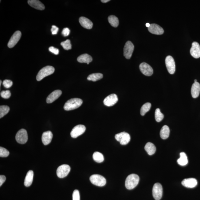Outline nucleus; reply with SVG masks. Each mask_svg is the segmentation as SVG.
<instances>
[{"label":"nucleus","mask_w":200,"mask_h":200,"mask_svg":"<svg viewBox=\"0 0 200 200\" xmlns=\"http://www.w3.org/2000/svg\"><path fill=\"white\" fill-rule=\"evenodd\" d=\"M182 185L187 188H194L198 184L196 179L194 178L185 179L182 180Z\"/></svg>","instance_id":"nucleus-17"},{"label":"nucleus","mask_w":200,"mask_h":200,"mask_svg":"<svg viewBox=\"0 0 200 200\" xmlns=\"http://www.w3.org/2000/svg\"><path fill=\"white\" fill-rule=\"evenodd\" d=\"M9 155V152L6 149L0 147V157H7Z\"/></svg>","instance_id":"nucleus-35"},{"label":"nucleus","mask_w":200,"mask_h":200,"mask_svg":"<svg viewBox=\"0 0 200 200\" xmlns=\"http://www.w3.org/2000/svg\"><path fill=\"white\" fill-rule=\"evenodd\" d=\"M93 158L96 162L101 163L104 161V158L102 154L99 152H94L93 155Z\"/></svg>","instance_id":"nucleus-30"},{"label":"nucleus","mask_w":200,"mask_h":200,"mask_svg":"<svg viewBox=\"0 0 200 200\" xmlns=\"http://www.w3.org/2000/svg\"><path fill=\"white\" fill-rule=\"evenodd\" d=\"M70 33V29L68 28H66L63 29L62 34L64 37H66L69 35Z\"/></svg>","instance_id":"nucleus-39"},{"label":"nucleus","mask_w":200,"mask_h":200,"mask_svg":"<svg viewBox=\"0 0 200 200\" xmlns=\"http://www.w3.org/2000/svg\"><path fill=\"white\" fill-rule=\"evenodd\" d=\"M83 101L81 99L78 98H73L66 102L64 105V109L67 111L76 109L80 107Z\"/></svg>","instance_id":"nucleus-1"},{"label":"nucleus","mask_w":200,"mask_h":200,"mask_svg":"<svg viewBox=\"0 0 200 200\" xmlns=\"http://www.w3.org/2000/svg\"><path fill=\"white\" fill-rule=\"evenodd\" d=\"M78 62L81 63H87V65L92 61V58L87 54H84L80 55L77 58Z\"/></svg>","instance_id":"nucleus-23"},{"label":"nucleus","mask_w":200,"mask_h":200,"mask_svg":"<svg viewBox=\"0 0 200 200\" xmlns=\"http://www.w3.org/2000/svg\"><path fill=\"white\" fill-rule=\"evenodd\" d=\"M9 107L6 105H2L0 106V118H2L7 114L9 111Z\"/></svg>","instance_id":"nucleus-32"},{"label":"nucleus","mask_w":200,"mask_h":200,"mask_svg":"<svg viewBox=\"0 0 200 200\" xmlns=\"http://www.w3.org/2000/svg\"><path fill=\"white\" fill-rule=\"evenodd\" d=\"M151 107V104L149 102L146 103L142 106L141 109V114L144 116L148 112Z\"/></svg>","instance_id":"nucleus-31"},{"label":"nucleus","mask_w":200,"mask_h":200,"mask_svg":"<svg viewBox=\"0 0 200 200\" xmlns=\"http://www.w3.org/2000/svg\"><path fill=\"white\" fill-rule=\"evenodd\" d=\"M167 69L171 74H173L175 71V64L174 59L171 56H168L165 59Z\"/></svg>","instance_id":"nucleus-10"},{"label":"nucleus","mask_w":200,"mask_h":200,"mask_svg":"<svg viewBox=\"0 0 200 200\" xmlns=\"http://www.w3.org/2000/svg\"><path fill=\"white\" fill-rule=\"evenodd\" d=\"M109 22L113 27L117 28L118 26L119 21L118 18L114 15H110L108 17Z\"/></svg>","instance_id":"nucleus-29"},{"label":"nucleus","mask_w":200,"mask_h":200,"mask_svg":"<svg viewBox=\"0 0 200 200\" xmlns=\"http://www.w3.org/2000/svg\"><path fill=\"white\" fill-rule=\"evenodd\" d=\"M145 149L147 153L150 155H154L156 151L155 145L151 143H148L146 144L145 146Z\"/></svg>","instance_id":"nucleus-25"},{"label":"nucleus","mask_w":200,"mask_h":200,"mask_svg":"<svg viewBox=\"0 0 200 200\" xmlns=\"http://www.w3.org/2000/svg\"><path fill=\"white\" fill-rule=\"evenodd\" d=\"M3 86L6 88H9L13 85V82L10 80H5L3 82Z\"/></svg>","instance_id":"nucleus-37"},{"label":"nucleus","mask_w":200,"mask_h":200,"mask_svg":"<svg viewBox=\"0 0 200 200\" xmlns=\"http://www.w3.org/2000/svg\"><path fill=\"white\" fill-rule=\"evenodd\" d=\"M148 30L150 33L155 35H161L164 33L162 28L155 24H150V27L148 28Z\"/></svg>","instance_id":"nucleus-16"},{"label":"nucleus","mask_w":200,"mask_h":200,"mask_svg":"<svg viewBox=\"0 0 200 200\" xmlns=\"http://www.w3.org/2000/svg\"><path fill=\"white\" fill-rule=\"evenodd\" d=\"M15 138L16 140L18 143L21 144L25 143L28 140L27 131L24 129H20L17 133Z\"/></svg>","instance_id":"nucleus-7"},{"label":"nucleus","mask_w":200,"mask_h":200,"mask_svg":"<svg viewBox=\"0 0 200 200\" xmlns=\"http://www.w3.org/2000/svg\"><path fill=\"white\" fill-rule=\"evenodd\" d=\"M62 92L61 90L54 91L48 96L46 99V102L48 103L53 102L58 98L62 94Z\"/></svg>","instance_id":"nucleus-18"},{"label":"nucleus","mask_w":200,"mask_h":200,"mask_svg":"<svg viewBox=\"0 0 200 200\" xmlns=\"http://www.w3.org/2000/svg\"><path fill=\"white\" fill-rule=\"evenodd\" d=\"M6 177L4 175H1L0 176V186L2 185V184L4 183L5 180H6Z\"/></svg>","instance_id":"nucleus-42"},{"label":"nucleus","mask_w":200,"mask_h":200,"mask_svg":"<svg viewBox=\"0 0 200 200\" xmlns=\"http://www.w3.org/2000/svg\"><path fill=\"white\" fill-rule=\"evenodd\" d=\"M90 180L94 185L98 187H103L106 184V179L101 175H93L90 177Z\"/></svg>","instance_id":"nucleus-4"},{"label":"nucleus","mask_w":200,"mask_h":200,"mask_svg":"<svg viewBox=\"0 0 200 200\" xmlns=\"http://www.w3.org/2000/svg\"><path fill=\"white\" fill-rule=\"evenodd\" d=\"M139 69L141 72L146 76H150L153 73L152 68L146 63H141L139 65Z\"/></svg>","instance_id":"nucleus-13"},{"label":"nucleus","mask_w":200,"mask_h":200,"mask_svg":"<svg viewBox=\"0 0 200 200\" xmlns=\"http://www.w3.org/2000/svg\"><path fill=\"white\" fill-rule=\"evenodd\" d=\"M28 3L30 6L36 9L43 10L45 9L44 5L38 0H29Z\"/></svg>","instance_id":"nucleus-21"},{"label":"nucleus","mask_w":200,"mask_h":200,"mask_svg":"<svg viewBox=\"0 0 200 200\" xmlns=\"http://www.w3.org/2000/svg\"><path fill=\"white\" fill-rule=\"evenodd\" d=\"M115 138L122 145H126L131 140V136L129 133L125 132H121L115 135Z\"/></svg>","instance_id":"nucleus-5"},{"label":"nucleus","mask_w":200,"mask_h":200,"mask_svg":"<svg viewBox=\"0 0 200 200\" xmlns=\"http://www.w3.org/2000/svg\"><path fill=\"white\" fill-rule=\"evenodd\" d=\"M55 68L52 66H48L44 67L39 72L37 75L36 80L38 81H41L45 77L53 74Z\"/></svg>","instance_id":"nucleus-3"},{"label":"nucleus","mask_w":200,"mask_h":200,"mask_svg":"<svg viewBox=\"0 0 200 200\" xmlns=\"http://www.w3.org/2000/svg\"><path fill=\"white\" fill-rule=\"evenodd\" d=\"M118 101V98L115 94H112L106 97L103 101L104 104L107 106H112Z\"/></svg>","instance_id":"nucleus-14"},{"label":"nucleus","mask_w":200,"mask_h":200,"mask_svg":"<svg viewBox=\"0 0 200 200\" xmlns=\"http://www.w3.org/2000/svg\"><path fill=\"white\" fill-rule=\"evenodd\" d=\"M21 35V32L20 31H15L8 42V46L9 48H11L14 47L20 39Z\"/></svg>","instance_id":"nucleus-12"},{"label":"nucleus","mask_w":200,"mask_h":200,"mask_svg":"<svg viewBox=\"0 0 200 200\" xmlns=\"http://www.w3.org/2000/svg\"><path fill=\"white\" fill-rule=\"evenodd\" d=\"M85 131L86 127L85 126L82 124H79L75 126L72 130L71 132V136L73 138H77L83 134Z\"/></svg>","instance_id":"nucleus-11"},{"label":"nucleus","mask_w":200,"mask_h":200,"mask_svg":"<svg viewBox=\"0 0 200 200\" xmlns=\"http://www.w3.org/2000/svg\"><path fill=\"white\" fill-rule=\"evenodd\" d=\"M1 83H2V81L1 80V81H0V86H1Z\"/></svg>","instance_id":"nucleus-46"},{"label":"nucleus","mask_w":200,"mask_h":200,"mask_svg":"<svg viewBox=\"0 0 200 200\" xmlns=\"http://www.w3.org/2000/svg\"><path fill=\"white\" fill-rule=\"evenodd\" d=\"M58 30V28H57L55 25L52 26V28L51 29V31L52 34L53 35L57 34Z\"/></svg>","instance_id":"nucleus-41"},{"label":"nucleus","mask_w":200,"mask_h":200,"mask_svg":"<svg viewBox=\"0 0 200 200\" xmlns=\"http://www.w3.org/2000/svg\"><path fill=\"white\" fill-rule=\"evenodd\" d=\"M180 157L178 160L177 162L180 165H186L188 163V160L187 155L184 152L180 153Z\"/></svg>","instance_id":"nucleus-27"},{"label":"nucleus","mask_w":200,"mask_h":200,"mask_svg":"<svg viewBox=\"0 0 200 200\" xmlns=\"http://www.w3.org/2000/svg\"><path fill=\"white\" fill-rule=\"evenodd\" d=\"M71 171V168L68 165H61L57 168V176L59 178H63L66 177Z\"/></svg>","instance_id":"nucleus-6"},{"label":"nucleus","mask_w":200,"mask_h":200,"mask_svg":"<svg viewBox=\"0 0 200 200\" xmlns=\"http://www.w3.org/2000/svg\"><path fill=\"white\" fill-rule=\"evenodd\" d=\"M194 82H197V80H194Z\"/></svg>","instance_id":"nucleus-45"},{"label":"nucleus","mask_w":200,"mask_h":200,"mask_svg":"<svg viewBox=\"0 0 200 200\" xmlns=\"http://www.w3.org/2000/svg\"><path fill=\"white\" fill-rule=\"evenodd\" d=\"M190 53L191 55L195 58H199L200 57V46L197 42H194L192 43Z\"/></svg>","instance_id":"nucleus-15"},{"label":"nucleus","mask_w":200,"mask_h":200,"mask_svg":"<svg viewBox=\"0 0 200 200\" xmlns=\"http://www.w3.org/2000/svg\"><path fill=\"white\" fill-rule=\"evenodd\" d=\"M1 96L4 99H8L11 96V93L9 90L3 91L1 92Z\"/></svg>","instance_id":"nucleus-36"},{"label":"nucleus","mask_w":200,"mask_h":200,"mask_svg":"<svg viewBox=\"0 0 200 200\" xmlns=\"http://www.w3.org/2000/svg\"><path fill=\"white\" fill-rule=\"evenodd\" d=\"M170 129L169 127L167 125L163 126L161 129L160 135L161 137L163 139H167L169 136Z\"/></svg>","instance_id":"nucleus-26"},{"label":"nucleus","mask_w":200,"mask_h":200,"mask_svg":"<svg viewBox=\"0 0 200 200\" xmlns=\"http://www.w3.org/2000/svg\"><path fill=\"white\" fill-rule=\"evenodd\" d=\"M49 50L50 52H51L52 53L54 54H55V55H58L59 53V50L58 49L54 47L51 46L50 48H49Z\"/></svg>","instance_id":"nucleus-40"},{"label":"nucleus","mask_w":200,"mask_h":200,"mask_svg":"<svg viewBox=\"0 0 200 200\" xmlns=\"http://www.w3.org/2000/svg\"><path fill=\"white\" fill-rule=\"evenodd\" d=\"M153 196L156 200H159L162 197L163 188L162 185L159 183L154 184L152 189Z\"/></svg>","instance_id":"nucleus-8"},{"label":"nucleus","mask_w":200,"mask_h":200,"mask_svg":"<svg viewBox=\"0 0 200 200\" xmlns=\"http://www.w3.org/2000/svg\"><path fill=\"white\" fill-rule=\"evenodd\" d=\"M53 138V134L51 131H48L43 132L42 137V142L44 145H47L51 142Z\"/></svg>","instance_id":"nucleus-19"},{"label":"nucleus","mask_w":200,"mask_h":200,"mask_svg":"<svg viewBox=\"0 0 200 200\" xmlns=\"http://www.w3.org/2000/svg\"><path fill=\"white\" fill-rule=\"evenodd\" d=\"M139 177L137 175L131 174L129 175L125 180V185L126 188L129 190L134 189L138 185Z\"/></svg>","instance_id":"nucleus-2"},{"label":"nucleus","mask_w":200,"mask_h":200,"mask_svg":"<svg viewBox=\"0 0 200 200\" xmlns=\"http://www.w3.org/2000/svg\"><path fill=\"white\" fill-rule=\"evenodd\" d=\"M103 75L101 73H92L87 77V80L90 81L96 82L102 79Z\"/></svg>","instance_id":"nucleus-28"},{"label":"nucleus","mask_w":200,"mask_h":200,"mask_svg":"<svg viewBox=\"0 0 200 200\" xmlns=\"http://www.w3.org/2000/svg\"><path fill=\"white\" fill-rule=\"evenodd\" d=\"M73 200H80V192L78 190H75L73 191L72 194Z\"/></svg>","instance_id":"nucleus-38"},{"label":"nucleus","mask_w":200,"mask_h":200,"mask_svg":"<svg viewBox=\"0 0 200 200\" xmlns=\"http://www.w3.org/2000/svg\"><path fill=\"white\" fill-rule=\"evenodd\" d=\"M164 118V115L161 113L159 108L156 109L155 112V119L156 121L159 122L161 121Z\"/></svg>","instance_id":"nucleus-33"},{"label":"nucleus","mask_w":200,"mask_h":200,"mask_svg":"<svg viewBox=\"0 0 200 200\" xmlns=\"http://www.w3.org/2000/svg\"><path fill=\"white\" fill-rule=\"evenodd\" d=\"M79 22L82 27L88 29L92 28L93 24L89 19L85 17H81L79 19Z\"/></svg>","instance_id":"nucleus-20"},{"label":"nucleus","mask_w":200,"mask_h":200,"mask_svg":"<svg viewBox=\"0 0 200 200\" xmlns=\"http://www.w3.org/2000/svg\"><path fill=\"white\" fill-rule=\"evenodd\" d=\"M33 172L32 171H29L26 175L24 181V185L26 187H29L32 183L33 178Z\"/></svg>","instance_id":"nucleus-24"},{"label":"nucleus","mask_w":200,"mask_h":200,"mask_svg":"<svg viewBox=\"0 0 200 200\" xmlns=\"http://www.w3.org/2000/svg\"><path fill=\"white\" fill-rule=\"evenodd\" d=\"M200 92V85L198 82H194L193 84L191 87V92L192 97L194 98H197L199 96Z\"/></svg>","instance_id":"nucleus-22"},{"label":"nucleus","mask_w":200,"mask_h":200,"mask_svg":"<svg viewBox=\"0 0 200 200\" xmlns=\"http://www.w3.org/2000/svg\"><path fill=\"white\" fill-rule=\"evenodd\" d=\"M146 26L147 27L149 28L150 27V24L149 23H146Z\"/></svg>","instance_id":"nucleus-44"},{"label":"nucleus","mask_w":200,"mask_h":200,"mask_svg":"<svg viewBox=\"0 0 200 200\" xmlns=\"http://www.w3.org/2000/svg\"><path fill=\"white\" fill-rule=\"evenodd\" d=\"M110 1V0H101V1L102 2L104 3L108 2H109Z\"/></svg>","instance_id":"nucleus-43"},{"label":"nucleus","mask_w":200,"mask_h":200,"mask_svg":"<svg viewBox=\"0 0 200 200\" xmlns=\"http://www.w3.org/2000/svg\"><path fill=\"white\" fill-rule=\"evenodd\" d=\"M61 45L62 46L64 50H70L72 48L71 41L69 39L66 40L65 41L62 42L61 43Z\"/></svg>","instance_id":"nucleus-34"},{"label":"nucleus","mask_w":200,"mask_h":200,"mask_svg":"<svg viewBox=\"0 0 200 200\" xmlns=\"http://www.w3.org/2000/svg\"><path fill=\"white\" fill-rule=\"evenodd\" d=\"M134 49V45L131 42L128 41L126 42L124 49V55L126 59L131 58Z\"/></svg>","instance_id":"nucleus-9"}]
</instances>
